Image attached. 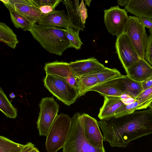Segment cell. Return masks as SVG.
<instances>
[{
	"label": "cell",
	"instance_id": "60d3db41",
	"mask_svg": "<svg viewBox=\"0 0 152 152\" xmlns=\"http://www.w3.org/2000/svg\"><path fill=\"white\" fill-rule=\"evenodd\" d=\"M150 19L152 21V19Z\"/></svg>",
	"mask_w": 152,
	"mask_h": 152
},
{
	"label": "cell",
	"instance_id": "484cf974",
	"mask_svg": "<svg viewBox=\"0 0 152 152\" xmlns=\"http://www.w3.org/2000/svg\"><path fill=\"white\" fill-rule=\"evenodd\" d=\"M95 74L98 79L99 85L113 79L120 78L123 76L117 69L107 67Z\"/></svg>",
	"mask_w": 152,
	"mask_h": 152
},
{
	"label": "cell",
	"instance_id": "4316f807",
	"mask_svg": "<svg viewBox=\"0 0 152 152\" xmlns=\"http://www.w3.org/2000/svg\"><path fill=\"white\" fill-rule=\"evenodd\" d=\"M24 145L5 137L0 136V152H20Z\"/></svg>",
	"mask_w": 152,
	"mask_h": 152
},
{
	"label": "cell",
	"instance_id": "3957f363",
	"mask_svg": "<svg viewBox=\"0 0 152 152\" xmlns=\"http://www.w3.org/2000/svg\"><path fill=\"white\" fill-rule=\"evenodd\" d=\"M63 152H106L104 148L93 146L86 139L81 115L75 113L71 118L67 139Z\"/></svg>",
	"mask_w": 152,
	"mask_h": 152
},
{
	"label": "cell",
	"instance_id": "603a6c76",
	"mask_svg": "<svg viewBox=\"0 0 152 152\" xmlns=\"http://www.w3.org/2000/svg\"><path fill=\"white\" fill-rule=\"evenodd\" d=\"M0 40L14 49L19 42L16 35L5 23H0Z\"/></svg>",
	"mask_w": 152,
	"mask_h": 152
},
{
	"label": "cell",
	"instance_id": "9c48e42d",
	"mask_svg": "<svg viewBox=\"0 0 152 152\" xmlns=\"http://www.w3.org/2000/svg\"><path fill=\"white\" fill-rule=\"evenodd\" d=\"M115 47L118 58L126 72L140 59L128 36L124 32L117 37Z\"/></svg>",
	"mask_w": 152,
	"mask_h": 152
},
{
	"label": "cell",
	"instance_id": "f546056e",
	"mask_svg": "<svg viewBox=\"0 0 152 152\" xmlns=\"http://www.w3.org/2000/svg\"><path fill=\"white\" fill-rule=\"evenodd\" d=\"M35 5L39 7L43 5H49L54 9L58 5L61 0H32Z\"/></svg>",
	"mask_w": 152,
	"mask_h": 152
},
{
	"label": "cell",
	"instance_id": "74e56055",
	"mask_svg": "<svg viewBox=\"0 0 152 152\" xmlns=\"http://www.w3.org/2000/svg\"><path fill=\"white\" fill-rule=\"evenodd\" d=\"M85 4L86 5H87L88 6H90V4L91 3V0H87L85 1Z\"/></svg>",
	"mask_w": 152,
	"mask_h": 152
},
{
	"label": "cell",
	"instance_id": "52a82bcc",
	"mask_svg": "<svg viewBox=\"0 0 152 152\" xmlns=\"http://www.w3.org/2000/svg\"><path fill=\"white\" fill-rule=\"evenodd\" d=\"M39 107L37 128L40 136H46L58 115L59 106L52 97H46L41 99Z\"/></svg>",
	"mask_w": 152,
	"mask_h": 152
},
{
	"label": "cell",
	"instance_id": "83f0119b",
	"mask_svg": "<svg viewBox=\"0 0 152 152\" xmlns=\"http://www.w3.org/2000/svg\"><path fill=\"white\" fill-rule=\"evenodd\" d=\"M64 30L71 48H75L77 50L80 49L83 43L79 36V33L75 31L71 27L64 29Z\"/></svg>",
	"mask_w": 152,
	"mask_h": 152
},
{
	"label": "cell",
	"instance_id": "1f68e13d",
	"mask_svg": "<svg viewBox=\"0 0 152 152\" xmlns=\"http://www.w3.org/2000/svg\"><path fill=\"white\" fill-rule=\"evenodd\" d=\"M79 10L82 23L85 26L86 19L88 17L87 10L84 5V1L82 0L79 6Z\"/></svg>",
	"mask_w": 152,
	"mask_h": 152
},
{
	"label": "cell",
	"instance_id": "ba28073f",
	"mask_svg": "<svg viewBox=\"0 0 152 152\" xmlns=\"http://www.w3.org/2000/svg\"><path fill=\"white\" fill-rule=\"evenodd\" d=\"M104 21L108 32L117 37L122 34L127 23L129 16L125 9L118 5L104 10Z\"/></svg>",
	"mask_w": 152,
	"mask_h": 152
},
{
	"label": "cell",
	"instance_id": "277c9868",
	"mask_svg": "<svg viewBox=\"0 0 152 152\" xmlns=\"http://www.w3.org/2000/svg\"><path fill=\"white\" fill-rule=\"evenodd\" d=\"M71 118L61 113L58 115L47 135L45 147L48 152H57L63 148L66 141Z\"/></svg>",
	"mask_w": 152,
	"mask_h": 152
},
{
	"label": "cell",
	"instance_id": "d6986e66",
	"mask_svg": "<svg viewBox=\"0 0 152 152\" xmlns=\"http://www.w3.org/2000/svg\"><path fill=\"white\" fill-rule=\"evenodd\" d=\"M44 69L46 75L57 76L65 79L75 75L69 65V63L56 61L45 64Z\"/></svg>",
	"mask_w": 152,
	"mask_h": 152
},
{
	"label": "cell",
	"instance_id": "f35d334b",
	"mask_svg": "<svg viewBox=\"0 0 152 152\" xmlns=\"http://www.w3.org/2000/svg\"><path fill=\"white\" fill-rule=\"evenodd\" d=\"M10 98L12 99L15 98V96L14 93H12L10 94Z\"/></svg>",
	"mask_w": 152,
	"mask_h": 152
},
{
	"label": "cell",
	"instance_id": "d4e9b609",
	"mask_svg": "<svg viewBox=\"0 0 152 152\" xmlns=\"http://www.w3.org/2000/svg\"><path fill=\"white\" fill-rule=\"evenodd\" d=\"M0 110L7 118H15L17 116V109L11 104L1 87L0 88Z\"/></svg>",
	"mask_w": 152,
	"mask_h": 152
},
{
	"label": "cell",
	"instance_id": "44dd1931",
	"mask_svg": "<svg viewBox=\"0 0 152 152\" xmlns=\"http://www.w3.org/2000/svg\"><path fill=\"white\" fill-rule=\"evenodd\" d=\"M152 102V99H143L136 100L132 103L124 104L120 107L115 113L114 118H115L131 113L137 110L146 108Z\"/></svg>",
	"mask_w": 152,
	"mask_h": 152
},
{
	"label": "cell",
	"instance_id": "2e32d148",
	"mask_svg": "<svg viewBox=\"0 0 152 152\" xmlns=\"http://www.w3.org/2000/svg\"><path fill=\"white\" fill-rule=\"evenodd\" d=\"M65 4L67 11L71 23V27L79 33L85 28L82 21L79 10V0H62Z\"/></svg>",
	"mask_w": 152,
	"mask_h": 152
},
{
	"label": "cell",
	"instance_id": "6da1fadb",
	"mask_svg": "<svg viewBox=\"0 0 152 152\" xmlns=\"http://www.w3.org/2000/svg\"><path fill=\"white\" fill-rule=\"evenodd\" d=\"M98 121L103 134L104 141L112 147L126 148L133 140L152 133V109L134 111L118 118Z\"/></svg>",
	"mask_w": 152,
	"mask_h": 152
},
{
	"label": "cell",
	"instance_id": "8992f818",
	"mask_svg": "<svg viewBox=\"0 0 152 152\" xmlns=\"http://www.w3.org/2000/svg\"><path fill=\"white\" fill-rule=\"evenodd\" d=\"M123 32L128 36L140 58H144L148 37L145 27L139 17L134 16H129L128 21Z\"/></svg>",
	"mask_w": 152,
	"mask_h": 152
},
{
	"label": "cell",
	"instance_id": "d6a6232c",
	"mask_svg": "<svg viewBox=\"0 0 152 152\" xmlns=\"http://www.w3.org/2000/svg\"><path fill=\"white\" fill-rule=\"evenodd\" d=\"M20 152H40L31 142H28L24 146Z\"/></svg>",
	"mask_w": 152,
	"mask_h": 152
},
{
	"label": "cell",
	"instance_id": "5b68a950",
	"mask_svg": "<svg viewBox=\"0 0 152 152\" xmlns=\"http://www.w3.org/2000/svg\"><path fill=\"white\" fill-rule=\"evenodd\" d=\"M44 82L45 87L53 96L68 106L73 104L78 97L77 91L64 78L46 75Z\"/></svg>",
	"mask_w": 152,
	"mask_h": 152
},
{
	"label": "cell",
	"instance_id": "ab89813d",
	"mask_svg": "<svg viewBox=\"0 0 152 152\" xmlns=\"http://www.w3.org/2000/svg\"><path fill=\"white\" fill-rule=\"evenodd\" d=\"M149 107H150L151 108V109H152V102H151L149 106Z\"/></svg>",
	"mask_w": 152,
	"mask_h": 152
},
{
	"label": "cell",
	"instance_id": "7a4b0ae2",
	"mask_svg": "<svg viewBox=\"0 0 152 152\" xmlns=\"http://www.w3.org/2000/svg\"><path fill=\"white\" fill-rule=\"evenodd\" d=\"M29 31L34 39L50 53L61 56L66 49L71 48L64 29L34 24Z\"/></svg>",
	"mask_w": 152,
	"mask_h": 152
},
{
	"label": "cell",
	"instance_id": "7402d4cb",
	"mask_svg": "<svg viewBox=\"0 0 152 152\" xmlns=\"http://www.w3.org/2000/svg\"><path fill=\"white\" fill-rule=\"evenodd\" d=\"M3 3L9 11L11 20L14 26L17 28H20L24 31H30L33 24L16 11L9 4L5 2Z\"/></svg>",
	"mask_w": 152,
	"mask_h": 152
},
{
	"label": "cell",
	"instance_id": "d590c367",
	"mask_svg": "<svg viewBox=\"0 0 152 152\" xmlns=\"http://www.w3.org/2000/svg\"><path fill=\"white\" fill-rule=\"evenodd\" d=\"M41 12L44 14H47L55 10L52 7L49 5H43L38 7Z\"/></svg>",
	"mask_w": 152,
	"mask_h": 152
},
{
	"label": "cell",
	"instance_id": "4fadbf2b",
	"mask_svg": "<svg viewBox=\"0 0 152 152\" xmlns=\"http://www.w3.org/2000/svg\"><path fill=\"white\" fill-rule=\"evenodd\" d=\"M132 79L142 82L152 76V66L144 58H140L126 72Z\"/></svg>",
	"mask_w": 152,
	"mask_h": 152
},
{
	"label": "cell",
	"instance_id": "ac0fdd59",
	"mask_svg": "<svg viewBox=\"0 0 152 152\" xmlns=\"http://www.w3.org/2000/svg\"><path fill=\"white\" fill-rule=\"evenodd\" d=\"M0 1L9 4L16 11L26 18L33 24L38 22L44 15L39 8L35 6L20 3L11 4L6 2L4 0H0Z\"/></svg>",
	"mask_w": 152,
	"mask_h": 152
},
{
	"label": "cell",
	"instance_id": "5bb4252c",
	"mask_svg": "<svg viewBox=\"0 0 152 152\" xmlns=\"http://www.w3.org/2000/svg\"><path fill=\"white\" fill-rule=\"evenodd\" d=\"M124 7L136 16L152 19V0H129Z\"/></svg>",
	"mask_w": 152,
	"mask_h": 152
},
{
	"label": "cell",
	"instance_id": "cb8c5ba5",
	"mask_svg": "<svg viewBox=\"0 0 152 152\" xmlns=\"http://www.w3.org/2000/svg\"><path fill=\"white\" fill-rule=\"evenodd\" d=\"M78 97L83 96L92 88L99 85L95 74L88 75L79 77Z\"/></svg>",
	"mask_w": 152,
	"mask_h": 152
},
{
	"label": "cell",
	"instance_id": "ffe728a7",
	"mask_svg": "<svg viewBox=\"0 0 152 152\" xmlns=\"http://www.w3.org/2000/svg\"><path fill=\"white\" fill-rule=\"evenodd\" d=\"M118 79H113L98 85L92 88L90 91L97 92L104 97L107 96L121 97L124 94L117 87Z\"/></svg>",
	"mask_w": 152,
	"mask_h": 152
},
{
	"label": "cell",
	"instance_id": "8fae6325",
	"mask_svg": "<svg viewBox=\"0 0 152 152\" xmlns=\"http://www.w3.org/2000/svg\"><path fill=\"white\" fill-rule=\"evenodd\" d=\"M69 65L74 74L78 77L95 74L106 67L94 57L71 62Z\"/></svg>",
	"mask_w": 152,
	"mask_h": 152
},
{
	"label": "cell",
	"instance_id": "9a60e30c",
	"mask_svg": "<svg viewBox=\"0 0 152 152\" xmlns=\"http://www.w3.org/2000/svg\"><path fill=\"white\" fill-rule=\"evenodd\" d=\"M104 103L98 115L101 120L110 119L114 117L117 110L125 103L121 97H104Z\"/></svg>",
	"mask_w": 152,
	"mask_h": 152
},
{
	"label": "cell",
	"instance_id": "e0dca14e",
	"mask_svg": "<svg viewBox=\"0 0 152 152\" xmlns=\"http://www.w3.org/2000/svg\"><path fill=\"white\" fill-rule=\"evenodd\" d=\"M117 85L124 94L134 99L143 91L141 82L134 80L127 75L118 79Z\"/></svg>",
	"mask_w": 152,
	"mask_h": 152
},
{
	"label": "cell",
	"instance_id": "30bf717a",
	"mask_svg": "<svg viewBox=\"0 0 152 152\" xmlns=\"http://www.w3.org/2000/svg\"><path fill=\"white\" fill-rule=\"evenodd\" d=\"M81 115L84 134L88 142L94 147L104 149V137L99 129L98 121L88 114L83 113Z\"/></svg>",
	"mask_w": 152,
	"mask_h": 152
},
{
	"label": "cell",
	"instance_id": "8d00e7d4",
	"mask_svg": "<svg viewBox=\"0 0 152 152\" xmlns=\"http://www.w3.org/2000/svg\"><path fill=\"white\" fill-rule=\"evenodd\" d=\"M129 0H119L117 1L118 4L121 6H125L129 1Z\"/></svg>",
	"mask_w": 152,
	"mask_h": 152
},
{
	"label": "cell",
	"instance_id": "7c38bea8",
	"mask_svg": "<svg viewBox=\"0 0 152 152\" xmlns=\"http://www.w3.org/2000/svg\"><path fill=\"white\" fill-rule=\"evenodd\" d=\"M39 25L63 27L66 29L71 27L69 16L64 10H54L44 14L38 22Z\"/></svg>",
	"mask_w": 152,
	"mask_h": 152
},
{
	"label": "cell",
	"instance_id": "f1b7e54d",
	"mask_svg": "<svg viewBox=\"0 0 152 152\" xmlns=\"http://www.w3.org/2000/svg\"><path fill=\"white\" fill-rule=\"evenodd\" d=\"M144 58L152 66V34L148 36Z\"/></svg>",
	"mask_w": 152,
	"mask_h": 152
},
{
	"label": "cell",
	"instance_id": "e575fe53",
	"mask_svg": "<svg viewBox=\"0 0 152 152\" xmlns=\"http://www.w3.org/2000/svg\"><path fill=\"white\" fill-rule=\"evenodd\" d=\"M143 91L152 87V76L141 82Z\"/></svg>",
	"mask_w": 152,
	"mask_h": 152
},
{
	"label": "cell",
	"instance_id": "4dcf8cb0",
	"mask_svg": "<svg viewBox=\"0 0 152 152\" xmlns=\"http://www.w3.org/2000/svg\"><path fill=\"white\" fill-rule=\"evenodd\" d=\"M152 99V87L142 91L135 99V100Z\"/></svg>",
	"mask_w": 152,
	"mask_h": 152
},
{
	"label": "cell",
	"instance_id": "836d02e7",
	"mask_svg": "<svg viewBox=\"0 0 152 152\" xmlns=\"http://www.w3.org/2000/svg\"><path fill=\"white\" fill-rule=\"evenodd\" d=\"M139 18L145 27L149 29L150 34H152V21L145 17H140Z\"/></svg>",
	"mask_w": 152,
	"mask_h": 152
}]
</instances>
